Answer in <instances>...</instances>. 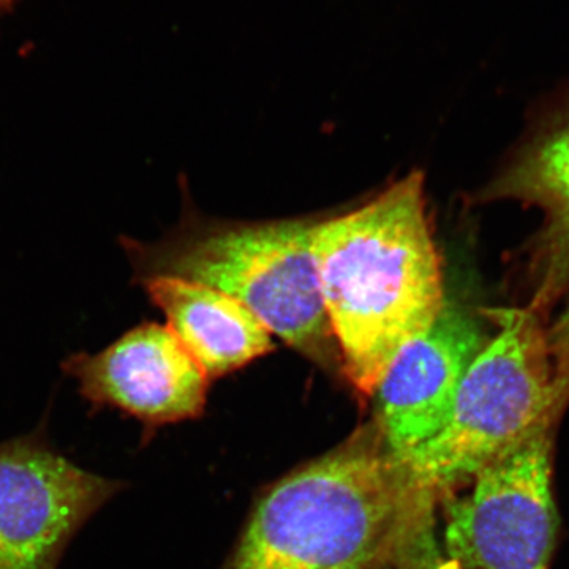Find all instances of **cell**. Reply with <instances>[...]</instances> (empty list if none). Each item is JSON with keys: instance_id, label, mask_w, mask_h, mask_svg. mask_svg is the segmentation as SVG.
<instances>
[{"instance_id": "cell-1", "label": "cell", "mask_w": 569, "mask_h": 569, "mask_svg": "<svg viewBox=\"0 0 569 569\" xmlns=\"http://www.w3.org/2000/svg\"><path fill=\"white\" fill-rule=\"evenodd\" d=\"M433 501L361 430L268 490L222 569H387L432 533Z\"/></svg>"}, {"instance_id": "cell-2", "label": "cell", "mask_w": 569, "mask_h": 569, "mask_svg": "<svg viewBox=\"0 0 569 569\" xmlns=\"http://www.w3.org/2000/svg\"><path fill=\"white\" fill-rule=\"evenodd\" d=\"M321 298L342 370L373 396L396 355L443 312V266L411 171L369 203L316 223Z\"/></svg>"}, {"instance_id": "cell-3", "label": "cell", "mask_w": 569, "mask_h": 569, "mask_svg": "<svg viewBox=\"0 0 569 569\" xmlns=\"http://www.w3.org/2000/svg\"><path fill=\"white\" fill-rule=\"evenodd\" d=\"M316 223L280 220L193 228L157 244L122 239L137 279L179 277L233 296L271 335L316 361L335 358L321 298Z\"/></svg>"}, {"instance_id": "cell-4", "label": "cell", "mask_w": 569, "mask_h": 569, "mask_svg": "<svg viewBox=\"0 0 569 569\" xmlns=\"http://www.w3.org/2000/svg\"><path fill=\"white\" fill-rule=\"evenodd\" d=\"M497 328L460 381L445 426L400 462L436 498L473 481L501 452L563 410L546 323L523 307L481 309Z\"/></svg>"}, {"instance_id": "cell-5", "label": "cell", "mask_w": 569, "mask_h": 569, "mask_svg": "<svg viewBox=\"0 0 569 569\" xmlns=\"http://www.w3.org/2000/svg\"><path fill=\"white\" fill-rule=\"evenodd\" d=\"M552 426L542 422L501 452L451 500L445 545L462 569H548L556 548Z\"/></svg>"}, {"instance_id": "cell-6", "label": "cell", "mask_w": 569, "mask_h": 569, "mask_svg": "<svg viewBox=\"0 0 569 569\" xmlns=\"http://www.w3.org/2000/svg\"><path fill=\"white\" fill-rule=\"evenodd\" d=\"M515 201L541 212L520 247L516 283L523 309L549 321L569 293V81L535 104L522 137L473 203Z\"/></svg>"}, {"instance_id": "cell-7", "label": "cell", "mask_w": 569, "mask_h": 569, "mask_svg": "<svg viewBox=\"0 0 569 569\" xmlns=\"http://www.w3.org/2000/svg\"><path fill=\"white\" fill-rule=\"evenodd\" d=\"M118 485L37 440L0 445V569H56Z\"/></svg>"}, {"instance_id": "cell-8", "label": "cell", "mask_w": 569, "mask_h": 569, "mask_svg": "<svg viewBox=\"0 0 569 569\" xmlns=\"http://www.w3.org/2000/svg\"><path fill=\"white\" fill-rule=\"evenodd\" d=\"M477 313L448 302L443 312L407 343L381 377L373 396L378 429L389 451L403 460L445 426L463 376L488 343Z\"/></svg>"}, {"instance_id": "cell-9", "label": "cell", "mask_w": 569, "mask_h": 569, "mask_svg": "<svg viewBox=\"0 0 569 569\" xmlns=\"http://www.w3.org/2000/svg\"><path fill=\"white\" fill-rule=\"evenodd\" d=\"M63 372L97 408H116L148 426L203 411L209 378L168 326L144 323L96 355H71Z\"/></svg>"}, {"instance_id": "cell-10", "label": "cell", "mask_w": 569, "mask_h": 569, "mask_svg": "<svg viewBox=\"0 0 569 569\" xmlns=\"http://www.w3.org/2000/svg\"><path fill=\"white\" fill-rule=\"evenodd\" d=\"M140 283L208 378L274 350L268 328L233 296L179 277H146Z\"/></svg>"}, {"instance_id": "cell-11", "label": "cell", "mask_w": 569, "mask_h": 569, "mask_svg": "<svg viewBox=\"0 0 569 569\" xmlns=\"http://www.w3.org/2000/svg\"><path fill=\"white\" fill-rule=\"evenodd\" d=\"M567 296V305L556 320L546 323V343L552 359L557 391L563 407L569 402V293Z\"/></svg>"}, {"instance_id": "cell-12", "label": "cell", "mask_w": 569, "mask_h": 569, "mask_svg": "<svg viewBox=\"0 0 569 569\" xmlns=\"http://www.w3.org/2000/svg\"><path fill=\"white\" fill-rule=\"evenodd\" d=\"M408 561H410L408 569H462L456 561L443 559L432 535L419 542Z\"/></svg>"}, {"instance_id": "cell-13", "label": "cell", "mask_w": 569, "mask_h": 569, "mask_svg": "<svg viewBox=\"0 0 569 569\" xmlns=\"http://www.w3.org/2000/svg\"><path fill=\"white\" fill-rule=\"evenodd\" d=\"M13 2H17V0H0V10L9 9L13 6Z\"/></svg>"}]
</instances>
